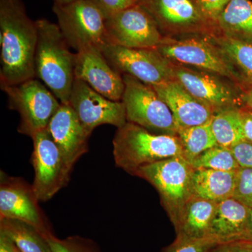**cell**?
<instances>
[{"label":"cell","mask_w":252,"mask_h":252,"mask_svg":"<svg viewBox=\"0 0 252 252\" xmlns=\"http://www.w3.org/2000/svg\"><path fill=\"white\" fill-rule=\"evenodd\" d=\"M0 232L7 235L21 252H52L45 235L23 220L0 219Z\"/></svg>","instance_id":"cell-23"},{"label":"cell","mask_w":252,"mask_h":252,"mask_svg":"<svg viewBox=\"0 0 252 252\" xmlns=\"http://www.w3.org/2000/svg\"><path fill=\"white\" fill-rule=\"evenodd\" d=\"M252 210L233 197L219 202L209 237L220 245L240 241L248 229Z\"/></svg>","instance_id":"cell-19"},{"label":"cell","mask_w":252,"mask_h":252,"mask_svg":"<svg viewBox=\"0 0 252 252\" xmlns=\"http://www.w3.org/2000/svg\"><path fill=\"white\" fill-rule=\"evenodd\" d=\"M1 89L7 95L9 108L19 114L18 132L31 137L46 129L61 106L49 88L36 78Z\"/></svg>","instance_id":"cell-5"},{"label":"cell","mask_w":252,"mask_h":252,"mask_svg":"<svg viewBox=\"0 0 252 252\" xmlns=\"http://www.w3.org/2000/svg\"><path fill=\"white\" fill-rule=\"evenodd\" d=\"M211 127L218 145L231 148L245 140L241 110L236 107L215 112L211 119Z\"/></svg>","instance_id":"cell-24"},{"label":"cell","mask_w":252,"mask_h":252,"mask_svg":"<svg viewBox=\"0 0 252 252\" xmlns=\"http://www.w3.org/2000/svg\"><path fill=\"white\" fill-rule=\"evenodd\" d=\"M48 132L59 147L67 166L72 170L79 158L88 152V133L69 104H61L50 121Z\"/></svg>","instance_id":"cell-17"},{"label":"cell","mask_w":252,"mask_h":252,"mask_svg":"<svg viewBox=\"0 0 252 252\" xmlns=\"http://www.w3.org/2000/svg\"><path fill=\"white\" fill-rule=\"evenodd\" d=\"M38 202L32 185L1 172L0 219L23 220L34 225L44 235L48 234L51 231Z\"/></svg>","instance_id":"cell-14"},{"label":"cell","mask_w":252,"mask_h":252,"mask_svg":"<svg viewBox=\"0 0 252 252\" xmlns=\"http://www.w3.org/2000/svg\"><path fill=\"white\" fill-rule=\"evenodd\" d=\"M37 29L21 0H0V86L36 78Z\"/></svg>","instance_id":"cell-1"},{"label":"cell","mask_w":252,"mask_h":252,"mask_svg":"<svg viewBox=\"0 0 252 252\" xmlns=\"http://www.w3.org/2000/svg\"><path fill=\"white\" fill-rule=\"evenodd\" d=\"M95 6L104 18L138 4V0H88Z\"/></svg>","instance_id":"cell-31"},{"label":"cell","mask_w":252,"mask_h":252,"mask_svg":"<svg viewBox=\"0 0 252 252\" xmlns=\"http://www.w3.org/2000/svg\"><path fill=\"white\" fill-rule=\"evenodd\" d=\"M53 11L68 45L76 52L89 47L102 49L108 44L105 18L88 0L65 4L54 3Z\"/></svg>","instance_id":"cell-6"},{"label":"cell","mask_w":252,"mask_h":252,"mask_svg":"<svg viewBox=\"0 0 252 252\" xmlns=\"http://www.w3.org/2000/svg\"><path fill=\"white\" fill-rule=\"evenodd\" d=\"M173 72L175 80L215 112L235 107L238 95L228 83L220 79L222 77L176 64H173Z\"/></svg>","instance_id":"cell-16"},{"label":"cell","mask_w":252,"mask_h":252,"mask_svg":"<svg viewBox=\"0 0 252 252\" xmlns=\"http://www.w3.org/2000/svg\"><path fill=\"white\" fill-rule=\"evenodd\" d=\"M69 104L88 133L101 125L122 127L127 122L122 101H114L96 92L84 81L75 79Z\"/></svg>","instance_id":"cell-13"},{"label":"cell","mask_w":252,"mask_h":252,"mask_svg":"<svg viewBox=\"0 0 252 252\" xmlns=\"http://www.w3.org/2000/svg\"><path fill=\"white\" fill-rule=\"evenodd\" d=\"M183 151V157L190 163L207 149L218 145L211 127V120L201 125L177 130Z\"/></svg>","instance_id":"cell-25"},{"label":"cell","mask_w":252,"mask_h":252,"mask_svg":"<svg viewBox=\"0 0 252 252\" xmlns=\"http://www.w3.org/2000/svg\"><path fill=\"white\" fill-rule=\"evenodd\" d=\"M113 147L116 165L131 175L141 167L170 158L183 157L177 135L154 133L130 122L118 127Z\"/></svg>","instance_id":"cell-3"},{"label":"cell","mask_w":252,"mask_h":252,"mask_svg":"<svg viewBox=\"0 0 252 252\" xmlns=\"http://www.w3.org/2000/svg\"><path fill=\"white\" fill-rule=\"evenodd\" d=\"M125 89L122 102L127 122L150 132L177 135V128L170 109L152 86L127 74H123Z\"/></svg>","instance_id":"cell-7"},{"label":"cell","mask_w":252,"mask_h":252,"mask_svg":"<svg viewBox=\"0 0 252 252\" xmlns=\"http://www.w3.org/2000/svg\"><path fill=\"white\" fill-rule=\"evenodd\" d=\"M233 198L252 209V169L240 167L237 172Z\"/></svg>","instance_id":"cell-30"},{"label":"cell","mask_w":252,"mask_h":252,"mask_svg":"<svg viewBox=\"0 0 252 252\" xmlns=\"http://www.w3.org/2000/svg\"><path fill=\"white\" fill-rule=\"evenodd\" d=\"M241 99L252 110V89L242 94Z\"/></svg>","instance_id":"cell-38"},{"label":"cell","mask_w":252,"mask_h":252,"mask_svg":"<svg viewBox=\"0 0 252 252\" xmlns=\"http://www.w3.org/2000/svg\"><path fill=\"white\" fill-rule=\"evenodd\" d=\"M244 242L252 245V210L251 215H250V221L248 226V229L246 230L245 235L240 241Z\"/></svg>","instance_id":"cell-37"},{"label":"cell","mask_w":252,"mask_h":252,"mask_svg":"<svg viewBox=\"0 0 252 252\" xmlns=\"http://www.w3.org/2000/svg\"><path fill=\"white\" fill-rule=\"evenodd\" d=\"M238 170H194L192 177L193 195L216 203L232 198L234 193Z\"/></svg>","instance_id":"cell-21"},{"label":"cell","mask_w":252,"mask_h":252,"mask_svg":"<svg viewBox=\"0 0 252 252\" xmlns=\"http://www.w3.org/2000/svg\"><path fill=\"white\" fill-rule=\"evenodd\" d=\"M230 1V0H195V2L204 17L217 26V20Z\"/></svg>","instance_id":"cell-32"},{"label":"cell","mask_w":252,"mask_h":252,"mask_svg":"<svg viewBox=\"0 0 252 252\" xmlns=\"http://www.w3.org/2000/svg\"><path fill=\"white\" fill-rule=\"evenodd\" d=\"M213 39L235 71L238 69L247 80L252 83V44L222 35L214 36Z\"/></svg>","instance_id":"cell-26"},{"label":"cell","mask_w":252,"mask_h":252,"mask_svg":"<svg viewBox=\"0 0 252 252\" xmlns=\"http://www.w3.org/2000/svg\"><path fill=\"white\" fill-rule=\"evenodd\" d=\"M194 34L177 39L163 37L156 49L173 64L193 68L228 79H239L233 64L217 45L213 36Z\"/></svg>","instance_id":"cell-4"},{"label":"cell","mask_w":252,"mask_h":252,"mask_svg":"<svg viewBox=\"0 0 252 252\" xmlns=\"http://www.w3.org/2000/svg\"><path fill=\"white\" fill-rule=\"evenodd\" d=\"M52 252H99L92 242L78 236L69 237L61 240L52 232L45 235Z\"/></svg>","instance_id":"cell-28"},{"label":"cell","mask_w":252,"mask_h":252,"mask_svg":"<svg viewBox=\"0 0 252 252\" xmlns=\"http://www.w3.org/2000/svg\"><path fill=\"white\" fill-rule=\"evenodd\" d=\"M37 29L34 68L36 78L43 81L61 104H69L74 77L75 54L58 24L41 18Z\"/></svg>","instance_id":"cell-2"},{"label":"cell","mask_w":252,"mask_h":252,"mask_svg":"<svg viewBox=\"0 0 252 252\" xmlns=\"http://www.w3.org/2000/svg\"><path fill=\"white\" fill-rule=\"evenodd\" d=\"M104 57L118 72L127 74L149 86L174 80L173 64L157 49H132L107 44Z\"/></svg>","instance_id":"cell-11"},{"label":"cell","mask_w":252,"mask_h":252,"mask_svg":"<svg viewBox=\"0 0 252 252\" xmlns=\"http://www.w3.org/2000/svg\"><path fill=\"white\" fill-rule=\"evenodd\" d=\"M217 205L216 202L192 195L172 220L177 237L194 239L210 238V225Z\"/></svg>","instance_id":"cell-20"},{"label":"cell","mask_w":252,"mask_h":252,"mask_svg":"<svg viewBox=\"0 0 252 252\" xmlns=\"http://www.w3.org/2000/svg\"><path fill=\"white\" fill-rule=\"evenodd\" d=\"M193 1H195V0H193Z\"/></svg>","instance_id":"cell-40"},{"label":"cell","mask_w":252,"mask_h":252,"mask_svg":"<svg viewBox=\"0 0 252 252\" xmlns=\"http://www.w3.org/2000/svg\"><path fill=\"white\" fill-rule=\"evenodd\" d=\"M208 252H252V245L244 242L220 244Z\"/></svg>","instance_id":"cell-34"},{"label":"cell","mask_w":252,"mask_h":252,"mask_svg":"<svg viewBox=\"0 0 252 252\" xmlns=\"http://www.w3.org/2000/svg\"><path fill=\"white\" fill-rule=\"evenodd\" d=\"M241 114L245 140L252 142V112L241 110Z\"/></svg>","instance_id":"cell-35"},{"label":"cell","mask_w":252,"mask_h":252,"mask_svg":"<svg viewBox=\"0 0 252 252\" xmlns=\"http://www.w3.org/2000/svg\"><path fill=\"white\" fill-rule=\"evenodd\" d=\"M249 244V243H248Z\"/></svg>","instance_id":"cell-41"},{"label":"cell","mask_w":252,"mask_h":252,"mask_svg":"<svg viewBox=\"0 0 252 252\" xmlns=\"http://www.w3.org/2000/svg\"><path fill=\"white\" fill-rule=\"evenodd\" d=\"M74 77L107 98L122 100L125 89L122 75L110 65L99 48H86L75 53Z\"/></svg>","instance_id":"cell-15"},{"label":"cell","mask_w":252,"mask_h":252,"mask_svg":"<svg viewBox=\"0 0 252 252\" xmlns=\"http://www.w3.org/2000/svg\"><path fill=\"white\" fill-rule=\"evenodd\" d=\"M220 245L213 238L200 239L177 237L172 245L163 252H208Z\"/></svg>","instance_id":"cell-29"},{"label":"cell","mask_w":252,"mask_h":252,"mask_svg":"<svg viewBox=\"0 0 252 252\" xmlns=\"http://www.w3.org/2000/svg\"><path fill=\"white\" fill-rule=\"evenodd\" d=\"M194 170L211 169L222 171H235L240 168L230 148L217 145L207 149L190 162Z\"/></svg>","instance_id":"cell-27"},{"label":"cell","mask_w":252,"mask_h":252,"mask_svg":"<svg viewBox=\"0 0 252 252\" xmlns=\"http://www.w3.org/2000/svg\"><path fill=\"white\" fill-rule=\"evenodd\" d=\"M193 167L182 157H176L141 167L133 175L147 180L160 194L172 221L193 195Z\"/></svg>","instance_id":"cell-8"},{"label":"cell","mask_w":252,"mask_h":252,"mask_svg":"<svg viewBox=\"0 0 252 252\" xmlns=\"http://www.w3.org/2000/svg\"><path fill=\"white\" fill-rule=\"evenodd\" d=\"M108 44L132 48L156 49L163 36L153 18L136 4L105 19Z\"/></svg>","instance_id":"cell-12"},{"label":"cell","mask_w":252,"mask_h":252,"mask_svg":"<svg viewBox=\"0 0 252 252\" xmlns=\"http://www.w3.org/2000/svg\"><path fill=\"white\" fill-rule=\"evenodd\" d=\"M74 1H76V0H54V3L59 4H65Z\"/></svg>","instance_id":"cell-39"},{"label":"cell","mask_w":252,"mask_h":252,"mask_svg":"<svg viewBox=\"0 0 252 252\" xmlns=\"http://www.w3.org/2000/svg\"><path fill=\"white\" fill-rule=\"evenodd\" d=\"M152 86L171 111L177 130L205 124L215 114L210 106L192 95L175 79Z\"/></svg>","instance_id":"cell-18"},{"label":"cell","mask_w":252,"mask_h":252,"mask_svg":"<svg viewBox=\"0 0 252 252\" xmlns=\"http://www.w3.org/2000/svg\"><path fill=\"white\" fill-rule=\"evenodd\" d=\"M217 26L222 36L252 44V0H230Z\"/></svg>","instance_id":"cell-22"},{"label":"cell","mask_w":252,"mask_h":252,"mask_svg":"<svg viewBox=\"0 0 252 252\" xmlns=\"http://www.w3.org/2000/svg\"><path fill=\"white\" fill-rule=\"evenodd\" d=\"M163 37L187 34L216 35V25L204 17L193 0H138Z\"/></svg>","instance_id":"cell-9"},{"label":"cell","mask_w":252,"mask_h":252,"mask_svg":"<svg viewBox=\"0 0 252 252\" xmlns=\"http://www.w3.org/2000/svg\"><path fill=\"white\" fill-rule=\"evenodd\" d=\"M0 252H21L14 242L7 236L0 232Z\"/></svg>","instance_id":"cell-36"},{"label":"cell","mask_w":252,"mask_h":252,"mask_svg":"<svg viewBox=\"0 0 252 252\" xmlns=\"http://www.w3.org/2000/svg\"><path fill=\"white\" fill-rule=\"evenodd\" d=\"M31 138L34 148L32 164L34 170L32 187L38 200L46 202L67 185L72 170L47 129L36 132Z\"/></svg>","instance_id":"cell-10"},{"label":"cell","mask_w":252,"mask_h":252,"mask_svg":"<svg viewBox=\"0 0 252 252\" xmlns=\"http://www.w3.org/2000/svg\"><path fill=\"white\" fill-rule=\"evenodd\" d=\"M230 149L240 167L252 169V142L243 141Z\"/></svg>","instance_id":"cell-33"}]
</instances>
